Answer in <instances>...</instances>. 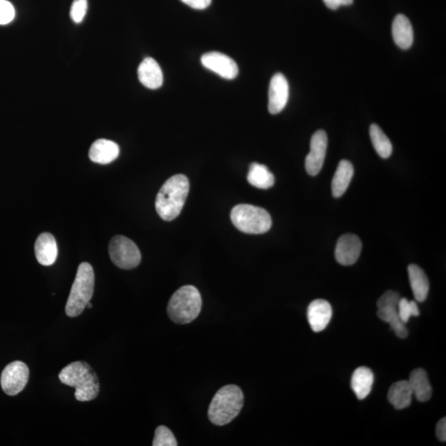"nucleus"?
<instances>
[{
    "instance_id": "obj_31",
    "label": "nucleus",
    "mask_w": 446,
    "mask_h": 446,
    "mask_svg": "<svg viewBox=\"0 0 446 446\" xmlns=\"http://www.w3.org/2000/svg\"><path fill=\"white\" fill-rule=\"evenodd\" d=\"M181 1L187 4L188 6L195 9H200V11L208 8L211 3V0H181Z\"/></svg>"
},
{
    "instance_id": "obj_26",
    "label": "nucleus",
    "mask_w": 446,
    "mask_h": 446,
    "mask_svg": "<svg viewBox=\"0 0 446 446\" xmlns=\"http://www.w3.org/2000/svg\"><path fill=\"white\" fill-rule=\"evenodd\" d=\"M398 314L400 319L406 324L411 316H419L420 311L416 302L409 301L406 298H401L398 302Z\"/></svg>"
},
{
    "instance_id": "obj_9",
    "label": "nucleus",
    "mask_w": 446,
    "mask_h": 446,
    "mask_svg": "<svg viewBox=\"0 0 446 446\" xmlns=\"http://www.w3.org/2000/svg\"><path fill=\"white\" fill-rule=\"evenodd\" d=\"M328 138L323 130L316 131L312 137L310 153L305 160V168L309 176H315L323 169Z\"/></svg>"
},
{
    "instance_id": "obj_7",
    "label": "nucleus",
    "mask_w": 446,
    "mask_h": 446,
    "mask_svg": "<svg viewBox=\"0 0 446 446\" xmlns=\"http://www.w3.org/2000/svg\"><path fill=\"white\" fill-rule=\"evenodd\" d=\"M110 258L118 268L132 270L141 263V255L134 242L124 236L114 237L109 246Z\"/></svg>"
},
{
    "instance_id": "obj_24",
    "label": "nucleus",
    "mask_w": 446,
    "mask_h": 446,
    "mask_svg": "<svg viewBox=\"0 0 446 446\" xmlns=\"http://www.w3.org/2000/svg\"><path fill=\"white\" fill-rule=\"evenodd\" d=\"M379 319L388 323L391 326L395 334L399 338L405 339L408 335V330L405 323L400 319L396 307H383L378 309L377 312Z\"/></svg>"
},
{
    "instance_id": "obj_5",
    "label": "nucleus",
    "mask_w": 446,
    "mask_h": 446,
    "mask_svg": "<svg viewBox=\"0 0 446 446\" xmlns=\"http://www.w3.org/2000/svg\"><path fill=\"white\" fill-rule=\"evenodd\" d=\"M95 289V273L91 265L84 262L79 265L75 281L66 306L67 315L76 317L85 309L93 296Z\"/></svg>"
},
{
    "instance_id": "obj_15",
    "label": "nucleus",
    "mask_w": 446,
    "mask_h": 446,
    "mask_svg": "<svg viewBox=\"0 0 446 446\" xmlns=\"http://www.w3.org/2000/svg\"><path fill=\"white\" fill-rule=\"evenodd\" d=\"M35 255L41 265L50 266L56 262L58 248L56 239L52 234L45 232L39 235L35 243Z\"/></svg>"
},
{
    "instance_id": "obj_25",
    "label": "nucleus",
    "mask_w": 446,
    "mask_h": 446,
    "mask_svg": "<svg viewBox=\"0 0 446 446\" xmlns=\"http://www.w3.org/2000/svg\"><path fill=\"white\" fill-rule=\"evenodd\" d=\"M370 135L376 153L382 158H389L392 155L393 146L383 130L377 124H372L370 127Z\"/></svg>"
},
{
    "instance_id": "obj_12",
    "label": "nucleus",
    "mask_w": 446,
    "mask_h": 446,
    "mask_svg": "<svg viewBox=\"0 0 446 446\" xmlns=\"http://www.w3.org/2000/svg\"><path fill=\"white\" fill-rule=\"evenodd\" d=\"M289 98L288 82L283 74L278 73L270 81L269 88V112L277 114L283 111Z\"/></svg>"
},
{
    "instance_id": "obj_13",
    "label": "nucleus",
    "mask_w": 446,
    "mask_h": 446,
    "mask_svg": "<svg viewBox=\"0 0 446 446\" xmlns=\"http://www.w3.org/2000/svg\"><path fill=\"white\" fill-rule=\"evenodd\" d=\"M332 316V306L323 300L312 301L307 309V320L314 333H320L325 330Z\"/></svg>"
},
{
    "instance_id": "obj_18",
    "label": "nucleus",
    "mask_w": 446,
    "mask_h": 446,
    "mask_svg": "<svg viewBox=\"0 0 446 446\" xmlns=\"http://www.w3.org/2000/svg\"><path fill=\"white\" fill-rule=\"evenodd\" d=\"M407 270L414 298L418 302H424L429 293L428 278L424 271L417 265H409Z\"/></svg>"
},
{
    "instance_id": "obj_21",
    "label": "nucleus",
    "mask_w": 446,
    "mask_h": 446,
    "mask_svg": "<svg viewBox=\"0 0 446 446\" xmlns=\"http://www.w3.org/2000/svg\"><path fill=\"white\" fill-rule=\"evenodd\" d=\"M354 176L353 165L347 160L339 163L332 183L333 195L335 197H342L346 193Z\"/></svg>"
},
{
    "instance_id": "obj_2",
    "label": "nucleus",
    "mask_w": 446,
    "mask_h": 446,
    "mask_svg": "<svg viewBox=\"0 0 446 446\" xmlns=\"http://www.w3.org/2000/svg\"><path fill=\"white\" fill-rule=\"evenodd\" d=\"M62 383L76 389L75 396L80 402L97 398L99 382L97 375L86 362L76 361L63 368L59 374Z\"/></svg>"
},
{
    "instance_id": "obj_33",
    "label": "nucleus",
    "mask_w": 446,
    "mask_h": 446,
    "mask_svg": "<svg viewBox=\"0 0 446 446\" xmlns=\"http://www.w3.org/2000/svg\"><path fill=\"white\" fill-rule=\"evenodd\" d=\"M435 434L439 440L445 442L446 440V419L445 417L440 419L435 427Z\"/></svg>"
},
{
    "instance_id": "obj_30",
    "label": "nucleus",
    "mask_w": 446,
    "mask_h": 446,
    "mask_svg": "<svg viewBox=\"0 0 446 446\" xmlns=\"http://www.w3.org/2000/svg\"><path fill=\"white\" fill-rule=\"evenodd\" d=\"M400 298H401V297H400L397 292L389 291L379 298L378 302H377V307H378V309L383 307H398Z\"/></svg>"
},
{
    "instance_id": "obj_17",
    "label": "nucleus",
    "mask_w": 446,
    "mask_h": 446,
    "mask_svg": "<svg viewBox=\"0 0 446 446\" xmlns=\"http://www.w3.org/2000/svg\"><path fill=\"white\" fill-rule=\"evenodd\" d=\"M392 34L398 48L407 50L412 47L414 41L413 29L410 20L405 15H398L395 17Z\"/></svg>"
},
{
    "instance_id": "obj_28",
    "label": "nucleus",
    "mask_w": 446,
    "mask_h": 446,
    "mask_svg": "<svg viewBox=\"0 0 446 446\" xmlns=\"http://www.w3.org/2000/svg\"><path fill=\"white\" fill-rule=\"evenodd\" d=\"M87 9H88L87 0H74L70 13L71 20L76 24H80L84 20Z\"/></svg>"
},
{
    "instance_id": "obj_20",
    "label": "nucleus",
    "mask_w": 446,
    "mask_h": 446,
    "mask_svg": "<svg viewBox=\"0 0 446 446\" xmlns=\"http://www.w3.org/2000/svg\"><path fill=\"white\" fill-rule=\"evenodd\" d=\"M375 377L369 368L360 367L354 372L351 379V388L358 399L362 400L368 397L371 392Z\"/></svg>"
},
{
    "instance_id": "obj_4",
    "label": "nucleus",
    "mask_w": 446,
    "mask_h": 446,
    "mask_svg": "<svg viewBox=\"0 0 446 446\" xmlns=\"http://www.w3.org/2000/svg\"><path fill=\"white\" fill-rule=\"evenodd\" d=\"M202 297L192 285H186L173 294L169 302L167 312L169 319L178 324H187L200 314Z\"/></svg>"
},
{
    "instance_id": "obj_16",
    "label": "nucleus",
    "mask_w": 446,
    "mask_h": 446,
    "mask_svg": "<svg viewBox=\"0 0 446 446\" xmlns=\"http://www.w3.org/2000/svg\"><path fill=\"white\" fill-rule=\"evenodd\" d=\"M119 146L113 141L99 139L92 144L89 156L92 162L101 165H107L118 158Z\"/></svg>"
},
{
    "instance_id": "obj_23",
    "label": "nucleus",
    "mask_w": 446,
    "mask_h": 446,
    "mask_svg": "<svg viewBox=\"0 0 446 446\" xmlns=\"http://www.w3.org/2000/svg\"><path fill=\"white\" fill-rule=\"evenodd\" d=\"M247 181L252 186L268 190L274 183V176L264 165L252 163L248 172Z\"/></svg>"
},
{
    "instance_id": "obj_1",
    "label": "nucleus",
    "mask_w": 446,
    "mask_h": 446,
    "mask_svg": "<svg viewBox=\"0 0 446 446\" xmlns=\"http://www.w3.org/2000/svg\"><path fill=\"white\" fill-rule=\"evenodd\" d=\"M190 192V181L183 174H176L164 183L156 196L155 209L165 221L176 219L185 206Z\"/></svg>"
},
{
    "instance_id": "obj_10",
    "label": "nucleus",
    "mask_w": 446,
    "mask_h": 446,
    "mask_svg": "<svg viewBox=\"0 0 446 446\" xmlns=\"http://www.w3.org/2000/svg\"><path fill=\"white\" fill-rule=\"evenodd\" d=\"M201 63L208 70L218 74L226 80L237 77L239 69L235 61L223 53L211 52L201 57Z\"/></svg>"
},
{
    "instance_id": "obj_29",
    "label": "nucleus",
    "mask_w": 446,
    "mask_h": 446,
    "mask_svg": "<svg viewBox=\"0 0 446 446\" xmlns=\"http://www.w3.org/2000/svg\"><path fill=\"white\" fill-rule=\"evenodd\" d=\"M15 17V8L7 0H0V25H6Z\"/></svg>"
},
{
    "instance_id": "obj_22",
    "label": "nucleus",
    "mask_w": 446,
    "mask_h": 446,
    "mask_svg": "<svg viewBox=\"0 0 446 446\" xmlns=\"http://www.w3.org/2000/svg\"><path fill=\"white\" fill-rule=\"evenodd\" d=\"M408 382L418 401L426 402L431 399L432 389L425 370H414L409 376Z\"/></svg>"
},
{
    "instance_id": "obj_8",
    "label": "nucleus",
    "mask_w": 446,
    "mask_h": 446,
    "mask_svg": "<svg viewBox=\"0 0 446 446\" xmlns=\"http://www.w3.org/2000/svg\"><path fill=\"white\" fill-rule=\"evenodd\" d=\"M29 379V367L24 362L15 361L4 368L0 381L4 392L9 396H15L25 389Z\"/></svg>"
},
{
    "instance_id": "obj_27",
    "label": "nucleus",
    "mask_w": 446,
    "mask_h": 446,
    "mask_svg": "<svg viewBox=\"0 0 446 446\" xmlns=\"http://www.w3.org/2000/svg\"><path fill=\"white\" fill-rule=\"evenodd\" d=\"M153 446H176L177 440L172 431L165 426H160L156 428Z\"/></svg>"
},
{
    "instance_id": "obj_34",
    "label": "nucleus",
    "mask_w": 446,
    "mask_h": 446,
    "mask_svg": "<svg viewBox=\"0 0 446 446\" xmlns=\"http://www.w3.org/2000/svg\"><path fill=\"white\" fill-rule=\"evenodd\" d=\"M86 307H89V309H92V307H93V306H92L91 303H90V302H89V303H88V305H87V306H86Z\"/></svg>"
},
{
    "instance_id": "obj_32",
    "label": "nucleus",
    "mask_w": 446,
    "mask_h": 446,
    "mask_svg": "<svg viewBox=\"0 0 446 446\" xmlns=\"http://www.w3.org/2000/svg\"><path fill=\"white\" fill-rule=\"evenodd\" d=\"M326 7L333 9L339 8L341 6H348L353 4V0H323Z\"/></svg>"
},
{
    "instance_id": "obj_3",
    "label": "nucleus",
    "mask_w": 446,
    "mask_h": 446,
    "mask_svg": "<svg viewBox=\"0 0 446 446\" xmlns=\"http://www.w3.org/2000/svg\"><path fill=\"white\" fill-rule=\"evenodd\" d=\"M243 403V393L238 386H225L211 400L209 408L210 421L217 426L228 424L240 413Z\"/></svg>"
},
{
    "instance_id": "obj_11",
    "label": "nucleus",
    "mask_w": 446,
    "mask_h": 446,
    "mask_svg": "<svg viewBox=\"0 0 446 446\" xmlns=\"http://www.w3.org/2000/svg\"><path fill=\"white\" fill-rule=\"evenodd\" d=\"M361 251V239L354 234H346L339 238L335 246V260L342 265H352L358 260Z\"/></svg>"
},
{
    "instance_id": "obj_6",
    "label": "nucleus",
    "mask_w": 446,
    "mask_h": 446,
    "mask_svg": "<svg viewBox=\"0 0 446 446\" xmlns=\"http://www.w3.org/2000/svg\"><path fill=\"white\" fill-rule=\"evenodd\" d=\"M231 220L239 231L247 234H263L272 226L267 211L251 204H239L231 211Z\"/></svg>"
},
{
    "instance_id": "obj_19",
    "label": "nucleus",
    "mask_w": 446,
    "mask_h": 446,
    "mask_svg": "<svg viewBox=\"0 0 446 446\" xmlns=\"http://www.w3.org/2000/svg\"><path fill=\"white\" fill-rule=\"evenodd\" d=\"M413 392L410 384L407 380L396 382L391 386L389 393V401L395 409L402 410L411 405Z\"/></svg>"
},
{
    "instance_id": "obj_14",
    "label": "nucleus",
    "mask_w": 446,
    "mask_h": 446,
    "mask_svg": "<svg viewBox=\"0 0 446 446\" xmlns=\"http://www.w3.org/2000/svg\"><path fill=\"white\" fill-rule=\"evenodd\" d=\"M138 78L142 85L151 90H158L163 85V73L158 62L146 57L138 67Z\"/></svg>"
}]
</instances>
